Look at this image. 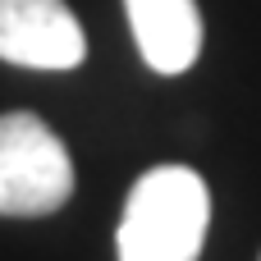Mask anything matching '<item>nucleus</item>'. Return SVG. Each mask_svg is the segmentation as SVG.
Wrapping results in <instances>:
<instances>
[{"label":"nucleus","mask_w":261,"mask_h":261,"mask_svg":"<svg viewBox=\"0 0 261 261\" xmlns=\"http://www.w3.org/2000/svg\"><path fill=\"white\" fill-rule=\"evenodd\" d=\"M73 197V161L32 110L0 115V216H50Z\"/></svg>","instance_id":"nucleus-2"},{"label":"nucleus","mask_w":261,"mask_h":261,"mask_svg":"<svg viewBox=\"0 0 261 261\" xmlns=\"http://www.w3.org/2000/svg\"><path fill=\"white\" fill-rule=\"evenodd\" d=\"M87 37L64 0H0V60L18 69H78Z\"/></svg>","instance_id":"nucleus-3"},{"label":"nucleus","mask_w":261,"mask_h":261,"mask_svg":"<svg viewBox=\"0 0 261 261\" xmlns=\"http://www.w3.org/2000/svg\"><path fill=\"white\" fill-rule=\"evenodd\" d=\"M206 225H211L206 179L188 165H156L128 188L115 248L119 261H197Z\"/></svg>","instance_id":"nucleus-1"},{"label":"nucleus","mask_w":261,"mask_h":261,"mask_svg":"<svg viewBox=\"0 0 261 261\" xmlns=\"http://www.w3.org/2000/svg\"><path fill=\"white\" fill-rule=\"evenodd\" d=\"M133 41L156 73H184L202 55V14L197 0H124Z\"/></svg>","instance_id":"nucleus-4"}]
</instances>
